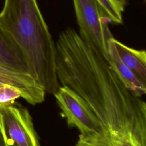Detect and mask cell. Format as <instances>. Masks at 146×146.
Returning <instances> with one entry per match:
<instances>
[{"instance_id": "obj_11", "label": "cell", "mask_w": 146, "mask_h": 146, "mask_svg": "<svg viewBox=\"0 0 146 146\" xmlns=\"http://www.w3.org/2000/svg\"><path fill=\"white\" fill-rule=\"evenodd\" d=\"M19 98L21 94L16 88L7 84L0 86V106L13 104Z\"/></svg>"}, {"instance_id": "obj_6", "label": "cell", "mask_w": 146, "mask_h": 146, "mask_svg": "<svg viewBox=\"0 0 146 146\" xmlns=\"http://www.w3.org/2000/svg\"><path fill=\"white\" fill-rule=\"evenodd\" d=\"M10 85L18 90L21 98L35 105L45 99L44 88L30 74L15 70L0 61V86Z\"/></svg>"}, {"instance_id": "obj_12", "label": "cell", "mask_w": 146, "mask_h": 146, "mask_svg": "<svg viewBox=\"0 0 146 146\" xmlns=\"http://www.w3.org/2000/svg\"><path fill=\"white\" fill-rule=\"evenodd\" d=\"M76 146H111V145L103 135H80Z\"/></svg>"}, {"instance_id": "obj_2", "label": "cell", "mask_w": 146, "mask_h": 146, "mask_svg": "<svg viewBox=\"0 0 146 146\" xmlns=\"http://www.w3.org/2000/svg\"><path fill=\"white\" fill-rule=\"evenodd\" d=\"M0 24L23 55L31 76L54 94L60 85L56 69V45L38 0H5Z\"/></svg>"}, {"instance_id": "obj_4", "label": "cell", "mask_w": 146, "mask_h": 146, "mask_svg": "<svg viewBox=\"0 0 146 146\" xmlns=\"http://www.w3.org/2000/svg\"><path fill=\"white\" fill-rule=\"evenodd\" d=\"M0 132L5 146H40L28 110L13 103L0 106Z\"/></svg>"}, {"instance_id": "obj_9", "label": "cell", "mask_w": 146, "mask_h": 146, "mask_svg": "<svg viewBox=\"0 0 146 146\" xmlns=\"http://www.w3.org/2000/svg\"><path fill=\"white\" fill-rule=\"evenodd\" d=\"M18 53L17 44L0 24V61L11 64L17 59Z\"/></svg>"}, {"instance_id": "obj_8", "label": "cell", "mask_w": 146, "mask_h": 146, "mask_svg": "<svg viewBox=\"0 0 146 146\" xmlns=\"http://www.w3.org/2000/svg\"><path fill=\"white\" fill-rule=\"evenodd\" d=\"M117 54L123 63L143 83L146 84V52L130 48L112 39Z\"/></svg>"}, {"instance_id": "obj_14", "label": "cell", "mask_w": 146, "mask_h": 146, "mask_svg": "<svg viewBox=\"0 0 146 146\" xmlns=\"http://www.w3.org/2000/svg\"><path fill=\"white\" fill-rule=\"evenodd\" d=\"M143 1H145V0H143Z\"/></svg>"}, {"instance_id": "obj_3", "label": "cell", "mask_w": 146, "mask_h": 146, "mask_svg": "<svg viewBox=\"0 0 146 146\" xmlns=\"http://www.w3.org/2000/svg\"><path fill=\"white\" fill-rule=\"evenodd\" d=\"M79 35L93 48L109 58L108 42L114 38L111 21L96 0H72Z\"/></svg>"}, {"instance_id": "obj_1", "label": "cell", "mask_w": 146, "mask_h": 146, "mask_svg": "<svg viewBox=\"0 0 146 146\" xmlns=\"http://www.w3.org/2000/svg\"><path fill=\"white\" fill-rule=\"evenodd\" d=\"M55 45L59 83L86 100L111 146H146V104L125 86L109 59L72 28L62 31Z\"/></svg>"}, {"instance_id": "obj_13", "label": "cell", "mask_w": 146, "mask_h": 146, "mask_svg": "<svg viewBox=\"0 0 146 146\" xmlns=\"http://www.w3.org/2000/svg\"><path fill=\"white\" fill-rule=\"evenodd\" d=\"M0 146H5L4 143H3V140L2 135L1 134V132H0Z\"/></svg>"}, {"instance_id": "obj_5", "label": "cell", "mask_w": 146, "mask_h": 146, "mask_svg": "<svg viewBox=\"0 0 146 146\" xmlns=\"http://www.w3.org/2000/svg\"><path fill=\"white\" fill-rule=\"evenodd\" d=\"M54 95L70 126L77 128L83 136H104L100 121L86 100L75 91L60 86Z\"/></svg>"}, {"instance_id": "obj_10", "label": "cell", "mask_w": 146, "mask_h": 146, "mask_svg": "<svg viewBox=\"0 0 146 146\" xmlns=\"http://www.w3.org/2000/svg\"><path fill=\"white\" fill-rule=\"evenodd\" d=\"M109 18L111 22L123 24V13L127 4V0H96Z\"/></svg>"}, {"instance_id": "obj_7", "label": "cell", "mask_w": 146, "mask_h": 146, "mask_svg": "<svg viewBox=\"0 0 146 146\" xmlns=\"http://www.w3.org/2000/svg\"><path fill=\"white\" fill-rule=\"evenodd\" d=\"M111 38L108 42L109 62L125 86L135 95L141 97L145 94V84L141 82L123 63Z\"/></svg>"}]
</instances>
